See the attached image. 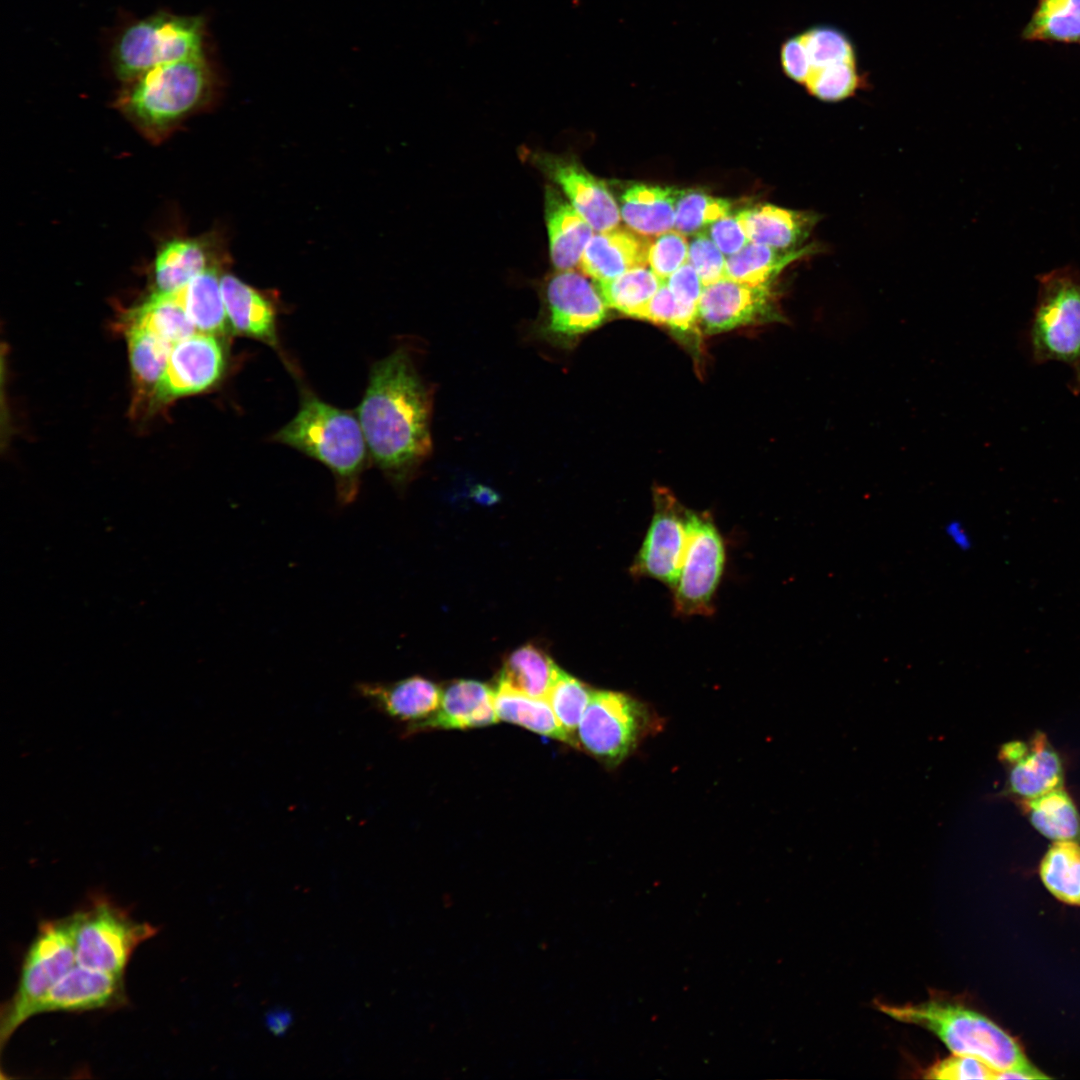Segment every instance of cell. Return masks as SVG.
I'll list each match as a JSON object with an SVG mask.
<instances>
[{
    "mask_svg": "<svg viewBox=\"0 0 1080 1080\" xmlns=\"http://www.w3.org/2000/svg\"><path fill=\"white\" fill-rule=\"evenodd\" d=\"M431 392L409 354L377 361L357 409L371 460L394 484L405 483L432 451Z\"/></svg>",
    "mask_w": 1080,
    "mask_h": 1080,
    "instance_id": "obj_1",
    "label": "cell"
},
{
    "mask_svg": "<svg viewBox=\"0 0 1080 1080\" xmlns=\"http://www.w3.org/2000/svg\"><path fill=\"white\" fill-rule=\"evenodd\" d=\"M219 77L207 53L155 67L123 83L114 106L149 141L160 143L214 103Z\"/></svg>",
    "mask_w": 1080,
    "mask_h": 1080,
    "instance_id": "obj_2",
    "label": "cell"
},
{
    "mask_svg": "<svg viewBox=\"0 0 1080 1080\" xmlns=\"http://www.w3.org/2000/svg\"><path fill=\"white\" fill-rule=\"evenodd\" d=\"M274 440L324 464L333 474L340 505L355 501L371 458L359 419L352 412L305 394L297 414Z\"/></svg>",
    "mask_w": 1080,
    "mask_h": 1080,
    "instance_id": "obj_3",
    "label": "cell"
},
{
    "mask_svg": "<svg viewBox=\"0 0 1080 1080\" xmlns=\"http://www.w3.org/2000/svg\"><path fill=\"white\" fill-rule=\"evenodd\" d=\"M877 1008L897 1021L927 1029L953 1054L977 1058L996 1074L1034 1067L1006 1031L958 1002L934 997L918 1004L878 1002Z\"/></svg>",
    "mask_w": 1080,
    "mask_h": 1080,
    "instance_id": "obj_4",
    "label": "cell"
},
{
    "mask_svg": "<svg viewBox=\"0 0 1080 1080\" xmlns=\"http://www.w3.org/2000/svg\"><path fill=\"white\" fill-rule=\"evenodd\" d=\"M203 16L158 10L124 24L115 34L109 59L114 75L131 81L149 70L207 53Z\"/></svg>",
    "mask_w": 1080,
    "mask_h": 1080,
    "instance_id": "obj_5",
    "label": "cell"
},
{
    "mask_svg": "<svg viewBox=\"0 0 1080 1080\" xmlns=\"http://www.w3.org/2000/svg\"><path fill=\"white\" fill-rule=\"evenodd\" d=\"M74 963L76 957L71 915L41 922L24 957L17 988L1 1009L2 1049L14 1032L31 1017L36 1003Z\"/></svg>",
    "mask_w": 1080,
    "mask_h": 1080,
    "instance_id": "obj_6",
    "label": "cell"
},
{
    "mask_svg": "<svg viewBox=\"0 0 1080 1080\" xmlns=\"http://www.w3.org/2000/svg\"><path fill=\"white\" fill-rule=\"evenodd\" d=\"M1037 303L1030 328L1033 359L1080 362V276L1068 268L1038 278Z\"/></svg>",
    "mask_w": 1080,
    "mask_h": 1080,
    "instance_id": "obj_7",
    "label": "cell"
},
{
    "mask_svg": "<svg viewBox=\"0 0 1080 1080\" xmlns=\"http://www.w3.org/2000/svg\"><path fill=\"white\" fill-rule=\"evenodd\" d=\"M71 917L76 963L112 974L123 975L134 950L157 933L156 927L136 921L105 898H96Z\"/></svg>",
    "mask_w": 1080,
    "mask_h": 1080,
    "instance_id": "obj_8",
    "label": "cell"
},
{
    "mask_svg": "<svg viewBox=\"0 0 1080 1080\" xmlns=\"http://www.w3.org/2000/svg\"><path fill=\"white\" fill-rule=\"evenodd\" d=\"M647 707L615 691L594 690L579 723L577 749L608 767L620 764L651 728Z\"/></svg>",
    "mask_w": 1080,
    "mask_h": 1080,
    "instance_id": "obj_9",
    "label": "cell"
},
{
    "mask_svg": "<svg viewBox=\"0 0 1080 1080\" xmlns=\"http://www.w3.org/2000/svg\"><path fill=\"white\" fill-rule=\"evenodd\" d=\"M606 318L607 305L597 286L581 273L562 270L547 282L534 330L552 346L569 349Z\"/></svg>",
    "mask_w": 1080,
    "mask_h": 1080,
    "instance_id": "obj_10",
    "label": "cell"
},
{
    "mask_svg": "<svg viewBox=\"0 0 1080 1080\" xmlns=\"http://www.w3.org/2000/svg\"><path fill=\"white\" fill-rule=\"evenodd\" d=\"M725 565L723 539L711 516L692 511L689 537L676 584L673 604L681 616L711 615L713 599Z\"/></svg>",
    "mask_w": 1080,
    "mask_h": 1080,
    "instance_id": "obj_11",
    "label": "cell"
},
{
    "mask_svg": "<svg viewBox=\"0 0 1080 1080\" xmlns=\"http://www.w3.org/2000/svg\"><path fill=\"white\" fill-rule=\"evenodd\" d=\"M653 507L650 525L631 572L673 588L688 542L692 510L681 504L669 489L660 486L653 489Z\"/></svg>",
    "mask_w": 1080,
    "mask_h": 1080,
    "instance_id": "obj_12",
    "label": "cell"
},
{
    "mask_svg": "<svg viewBox=\"0 0 1080 1080\" xmlns=\"http://www.w3.org/2000/svg\"><path fill=\"white\" fill-rule=\"evenodd\" d=\"M780 319L771 288L749 286L727 277L704 286L698 302V324L706 335Z\"/></svg>",
    "mask_w": 1080,
    "mask_h": 1080,
    "instance_id": "obj_13",
    "label": "cell"
},
{
    "mask_svg": "<svg viewBox=\"0 0 1080 1080\" xmlns=\"http://www.w3.org/2000/svg\"><path fill=\"white\" fill-rule=\"evenodd\" d=\"M225 366V350L220 338L195 332L172 347L156 402L166 403L209 389L223 376Z\"/></svg>",
    "mask_w": 1080,
    "mask_h": 1080,
    "instance_id": "obj_14",
    "label": "cell"
},
{
    "mask_svg": "<svg viewBox=\"0 0 1080 1080\" xmlns=\"http://www.w3.org/2000/svg\"><path fill=\"white\" fill-rule=\"evenodd\" d=\"M228 263L229 256L216 233L170 238L160 244L153 261L155 292H175L207 269Z\"/></svg>",
    "mask_w": 1080,
    "mask_h": 1080,
    "instance_id": "obj_15",
    "label": "cell"
},
{
    "mask_svg": "<svg viewBox=\"0 0 1080 1080\" xmlns=\"http://www.w3.org/2000/svg\"><path fill=\"white\" fill-rule=\"evenodd\" d=\"M123 975L81 966L72 968L36 1003L31 1017L46 1012H82L126 1003Z\"/></svg>",
    "mask_w": 1080,
    "mask_h": 1080,
    "instance_id": "obj_16",
    "label": "cell"
},
{
    "mask_svg": "<svg viewBox=\"0 0 1080 1080\" xmlns=\"http://www.w3.org/2000/svg\"><path fill=\"white\" fill-rule=\"evenodd\" d=\"M999 759L1009 765L1008 791L1020 800L1032 799L1063 787L1062 760L1042 732L1034 734L1028 742L1003 744Z\"/></svg>",
    "mask_w": 1080,
    "mask_h": 1080,
    "instance_id": "obj_17",
    "label": "cell"
},
{
    "mask_svg": "<svg viewBox=\"0 0 1080 1080\" xmlns=\"http://www.w3.org/2000/svg\"><path fill=\"white\" fill-rule=\"evenodd\" d=\"M356 690L379 712L404 724L406 734H413L437 711L442 689L414 675L394 682H361Z\"/></svg>",
    "mask_w": 1080,
    "mask_h": 1080,
    "instance_id": "obj_18",
    "label": "cell"
},
{
    "mask_svg": "<svg viewBox=\"0 0 1080 1080\" xmlns=\"http://www.w3.org/2000/svg\"><path fill=\"white\" fill-rule=\"evenodd\" d=\"M540 160L547 175L593 230L604 232L618 226L619 207L602 180L573 161L553 156Z\"/></svg>",
    "mask_w": 1080,
    "mask_h": 1080,
    "instance_id": "obj_19",
    "label": "cell"
},
{
    "mask_svg": "<svg viewBox=\"0 0 1080 1080\" xmlns=\"http://www.w3.org/2000/svg\"><path fill=\"white\" fill-rule=\"evenodd\" d=\"M650 244L648 236L632 229L599 232L586 245L579 266L595 282L609 281L629 270L646 267Z\"/></svg>",
    "mask_w": 1080,
    "mask_h": 1080,
    "instance_id": "obj_20",
    "label": "cell"
},
{
    "mask_svg": "<svg viewBox=\"0 0 1080 1080\" xmlns=\"http://www.w3.org/2000/svg\"><path fill=\"white\" fill-rule=\"evenodd\" d=\"M220 285L232 333L278 348L277 310L271 296L227 272L222 273Z\"/></svg>",
    "mask_w": 1080,
    "mask_h": 1080,
    "instance_id": "obj_21",
    "label": "cell"
},
{
    "mask_svg": "<svg viewBox=\"0 0 1080 1080\" xmlns=\"http://www.w3.org/2000/svg\"><path fill=\"white\" fill-rule=\"evenodd\" d=\"M497 721L493 688L480 681L461 679L441 690L437 711L420 726L418 732L479 728Z\"/></svg>",
    "mask_w": 1080,
    "mask_h": 1080,
    "instance_id": "obj_22",
    "label": "cell"
},
{
    "mask_svg": "<svg viewBox=\"0 0 1080 1080\" xmlns=\"http://www.w3.org/2000/svg\"><path fill=\"white\" fill-rule=\"evenodd\" d=\"M737 214L748 240L782 251L802 249L799 246L818 221L814 213L770 204L745 209Z\"/></svg>",
    "mask_w": 1080,
    "mask_h": 1080,
    "instance_id": "obj_23",
    "label": "cell"
},
{
    "mask_svg": "<svg viewBox=\"0 0 1080 1080\" xmlns=\"http://www.w3.org/2000/svg\"><path fill=\"white\" fill-rule=\"evenodd\" d=\"M545 218L554 266L559 270L573 268L579 264L593 228L554 188L546 190Z\"/></svg>",
    "mask_w": 1080,
    "mask_h": 1080,
    "instance_id": "obj_24",
    "label": "cell"
},
{
    "mask_svg": "<svg viewBox=\"0 0 1080 1080\" xmlns=\"http://www.w3.org/2000/svg\"><path fill=\"white\" fill-rule=\"evenodd\" d=\"M681 190L674 187L633 184L621 197L620 214L626 225L644 236H657L675 224Z\"/></svg>",
    "mask_w": 1080,
    "mask_h": 1080,
    "instance_id": "obj_25",
    "label": "cell"
},
{
    "mask_svg": "<svg viewBox=\"0 0 1080 1080\" xmlns=\"http://www.w3.org/2000/svg\"><path fill=\"white\" fill-rule=\"evenodd\" d=\"M223 272L224 267L209 268L173 292L196 330L217 337L232 333L221 292Z\"/></svg>",
    "mask_w": 1080,
    "mask_h": 1080,
    "instance_id": "obj_26",
    "label": "cell"
},
{
    "mask_svg": "<svg viewBox=\"0 0 1080 1080\" xmlns=\"http://www.w3.org/2000/svg\"><path fill=\"white\" fill-rule=\"evenodd\" d=\"M498 720L520 725L530 731L572 746L546 699L534 698L497 681L493 688Z\"/></svg>",
    "mask_w": 1080,
    "mask_h": 1080,
    "instance_id": "obj_27",
    "label": "cell"
},
{
    "mask_svg": "<svg viewBox=\"0 0 1080 1080\" xmlns=\"http://www.w3.org/2000/svg\"><path fill=\"white\" fill-rule=\"evenodd\" d=\"M129 357L137 399L156 402L159 384L174 344L141 328L126 326Z\"/></svg>",
    "mask_w": 1080,
    "mask_h": 1080,
    "instance_id": "obj_28",
    "label": "cell"
},
{
    "mask_svg": "<svg viewBox=\"0 0 1080 1080\" xmlns=\"http://www.w3.org/2000/svg\"><path fill=\"white\" fill-rule=\"evenodd\" d=\"M1021 804L1032 826L1046 838L1080 843V814L1063 787Z\"/></svg>",
    "mask_w": 1080,
    "mask_h": 1080,
    "instance_id": "obj_29",
    "label": "cell"
},
{
    "mask_svg": "<svg viewBox=\"0 0 1080 1080\" xmlns=\"http://www.w3.org/2000/svg\"><path fill=\"white\" fill-rule=\"evenodd\" d=\"M807 250L782 251L750 242L726 259V277L749 286L771 288L778 274Z\"/></svg>",
    "mask_w": 1080,
    "mask_h": 1080,
    "instance_id": "obj_30",
    "label": "cell"
},
{
    "mask_svg": "<svg viewBox=\"0 0 1080 1080\" xmlns=\"http://www.w3.org/2000/svg\"><path fill=\"white\" fill-rule=\"evenodd\" d=\"M125 320L126 326L145 329L172 344L197 331L173 292H153L130 310Z\"/></svg>",
    "mask_w": 1080,
    "mask_h": 1080,
    "instance_id": "obj_31",
    "label": "cell"
},
{
    "mask_svg": "<svg viewBox=\"0 0 1080 1080\" xmlns=\"http://www.w3.org/2000/svg\"><path fill=\"white\" fill-rule=\"evenodd\" d=\"M558 669L543 649L526 644L507 656L497 681L528 696L546 699Z\"/></svg>",
    "mask_w": 1080,
    "mask_h": 1080,
    "instance_id": "obj_32",
    "label": "cell"
},
{
    "mask_svg": "<svg viewBox=\"0 0 1080 1080\" xmlns=\"http://www.w3.org/2000/svg\"><path fill=\"white\" fill-rule=\"evenodd\" d=\"M1039 872L1056 899L1080 906V843L1055 841L1042 858Z\"/></svg>",
    "mask_w": 1080,
    "mask_h": 1080,
    "instance_id": "obj_33",
    "label": "cell"
},
{
    "mask_svg": "<svg viewBox=\"0 0 1080 1080\" xmlns=\"http://www.w3.org/2000/svg\"><path fill=\"white\" fill-rule=\"evenodd\" d=\"M1022 37L1026 40L1080 42V0H1038Z\"/></svg>",
    "mask_w": 1080,
    "mask_h": 1080,
    "instance_id": "obj_34",
    "label": "cell"
},
{
    "mask_svg": "<svg viewBox=\"0 0 1080 1080\" xmlns=\"http://www.w3.org/2000/svg\"><path fill=\"white\" fill-rule=\"evenodd\" d=\"M664 282L646 267L635 268L605 282H596L607 307L639 319Z\"/></svg>",
    "mask_w": 1080,
    "mask_h": 1080,
    "instance_id": "obj_35",
    "label": "cell"
},
{
    "mask_svg": "<svg viewBox=\"0 0 1080 1080\" xmlns=\"http://www.w3.org/2000/svg\"><path fill=\"white\" fill-rule=\"evenodd\" d=\"M593 691L584 682L559 668L546 696L559 724L576 748V732Z\"/></svg>",
    "mask_w": 1080,
    "mask_h": 1080,
    "instance_id": "obj_36",
    "label": "cell"
},
{
    "mask_svg": "<svg viewBox=\"0 0 1080 1080\" xmlns=\"http://www.w3.org/2000/svg\"><path fill=\"white\" fill-rule=\"evenodd\" d=\"M639 319L668 327L681 340L698 346L702 334L698 324V305L680 303L665 283L648 302Z\"/></svg>",
    "mask_w": 1080,
    "mask_h": 1080,
    "instance_id": "obj_37",
    "label": "cell"
},
{
    "mask_svg": "<svg viewBox=\"0 0 1080 1080\" xmlns=\"http://www.w3.org/2000/svg\"><path fill=\"white\" fill-rule=\"evenodd\" d=\"M731 212V203L699 190H681L675 213L677 231L686 234L702 230Z\"/></svg>",
    "mask_w": 1080,
    "mask_h": 1080,
    "instance_id": "obj_38",
    "label": "cell"
},
{
    "mask_svg": "<svg viewBox=\"0 0 1080 1080\" xmlns=\"http://www.w3.org/2000/svg\"><path fill=\"white\" fill-rule=\"evenodd\" d=\"M811 71L832 64L856 63L854 46L848 36L831 26H815L801 34Z\"/></svg>",
    "mask_w": 1080,
    "mask_h": 1080,
    "instance_id": "obj_39",
    "label": "cell"
},
{
    "mask_svg": "<svg viewBox=\"0 0 1080 1080\" xmlns=\"http://www.w3.org/2000/svg\"><path fill=\"white\" fill-rule=\"evenodd\" d=\"M860 82L856 63H838L811 71L805 86L816 98L837 102L852 96Z\"/></svg>",
    "mask_w": 1080,
    "mask_h": 1080,
    "instance_id": "obj_40",
    "label": "cell"
},
{
    "mask_svg": "<svg viewBox=\"0 0 1080 1080\" xmlns=\"http://www.w3.org/2000/svg\"><path fill=\"white\" fill-rule=\"evenodd\" d=\"M688 243L684 234L667 231L651 240L648 263L657 277L665 282L688 259Z\"/></svg>",
    "mask_w": 1080,
    "mask_h": 1080,
    "instance_id": "obj_41",
    "label": "cell"
},
{
    "mask_svg": "<svg viewBox=\"0 0 1080 1080\" xmlns=\"http://www.w3.org/2000/svg\"><path fill=\"white\" fill-rule=\"evenodd\" d=\"M688 263L698 273L703 286L726 277V259L705 233L697 234L688 248Z\"/></svg>",
    "mask_w": 1080,
    "mask_h": 1080,
    "instance_id": "obj_42",
    "label": "cell"
},
{
    "mask_svg": "<svg viewBox=\"0 0 1080 1080\" xmlns=\"http://www.w3.org/2000/svg\"><path fill=\"white\" fill-rule=\"evenodd\" d=\"M924 1077L949 1080H989L996 1078V1072L977 1058L954 1054L929 1067Z\"/></svg>",
    "mask_w": 1080,
    "mask_h": 1080,
    "instance_id": "obj_43",
    "label": "cell"
},
{
    "mask_svg": "<svg viewBox=\"0 0 1080 1080\" xmlns=\"http://www.w3.org/2000/svg\"><path fill=\"white\" fill-rule=\"evenodd\" d=\"M708 234L720 251L732 255L741 250L748 240L738 214H727L708 227Z\"/></svg>",
    "mask_w": 1080,
    "mask_h": 1080,
    "instance_id": "obj_44",
    "label": "cell"
},
{
    "mask_svg": "<svg viewBox=\"0 0 1080 1080\" xmlns=\"http://www.w3.org/2000/svg\"><path fill=\"white\" fill-rule=\"evenodd\" d=\"M781 65L785 74L792 80L805 84L811 64L801 35L786 40L780 52Z\"/></svg>",
    "mask_w": 1080,
    "mask_h": 1080,
    "instance_id": "obj_45",
    "label": "cell"
},
{
    "mask_svg": "<svg viewBox=\"0 0 1080 1080\" xmlns=\"http://www.w3.org/2000/svg\"><path fill=\"white\" fill-rule=\"evenodd\" d=\"M664 283L680 303L698 305L704 286L689 263L683 264Z\"/></svg>",
    "mask_w": 1080,
    "mask_h": 1080,
    "instance_id": "obj_46",
    "label": "cell"
},
{
    "mask_svg": "<svg viewBox=\"0 0 1080 1080\" xmlns=\"http://www.w3.org/2000/svg\"><path fill=\"white\" fill-rule=\"evenodd\" d=\"M293 1021L291 1012L284 1008L271 1009L265 1015V1025L267 1029L276 1036H281L287 1032Z\"/></svg>",
    "mask_w": 1080,
    "mask_h": 1080,
    "instance_id": "obj_47",
    "label": "cell"
},
{
    "mask_svg": "<svg viewBox=\"0 0 1080 1080\" xmlns=\"http://www.w3.org/2000/svg\"><path fill=\"white\" fill-rule=\"evenodd\" d=\"M944 534L949 542L959 550H967L970 547V537L961 521L949 520L944 526Z\"/></svg>",
    "mask_w": 1080,
    "mask_h": 1080,
    "instance_id": "obj_48",
    "label": "cell"
},
{
    "mask_svg": "<svg viewBox=\"0 0 1080 1080\" xmlns=\"http://www.w3.org/2000/svg\"><path fill=\"white\" fill-rule=\"evenodd\" d=\"M1049 1076L1042 1073L1036 1067L1015 1069L996 1074V1079H1047Z\"/></svg>",
    "mask_w": 1080,
    "mask_h": 1080,
    "instance_id": "obj_49",
    "label": "cell"
},
{
    "mask_svg": "<svg viewBox=\"0 0 1080 1080\" xmlns=\"http://www.w3.org/2000/svg\"><path fill=\"white\" fill-rule=\"evenodd\" d=\"M1074 370H1075V377H1074V382H1073V390L1077 392V391H1080V362L1074 368Z\"/></svg>",
    "mask_w": 1080,
    "mask_h": 1080,
    "instance_id": "obj_50",
    "label": "cell"
}]
</instances>
